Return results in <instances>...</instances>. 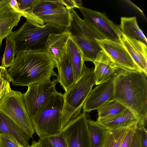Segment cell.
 Instances as JSON below:
<instances>
[{"mask_svg":"<svg viewBox=\"0 0 147 147\" xmlns=\"http://www.w3.org/2000/svg\"><path fill=\"white\" fill-rule=\"evenodd\" d=\"M7 69L13 86H28L57 76L55 60L45 49L27 50L16 54Z\"/></svg>","mask_w":147,"mask_h":147,"instance_id":"6da1fadb","label":"cell"},{"mask_svg":"<svg viewBox=\"0 0 147 147\" xmlns=\"http://www.w3.org/2000/svg\"><path fill=\"white\" fill-rule=\"evenodd\" d=\"M142 72L122 69L114 79L113 99L132 111L146 128L147 80Z\"/></svg>","mask_w":147,"mask_h":147,"instance_id":"7a4b0ae2","label":"cell"},{"mask_svg":"<svg viewBox=\"0 0 147 147\" xmlns=\"http://www.w3.org/2000/svg\"><path fill=\"white\" fill-rule=\"evenodd\" d=\"M94 70V67L89 68L85 65L80 78L63 94L61 130L70 121L81 114L84 103L95 84Z\"/></svg>","mask_w":147,"mask_h":147,"instance_id":"3957f363","label":"cell"},{"mask_svg":"<svg viewBox=\"0 0 147 147\" xmlns=\"http://www.w3.org/2000/svg\"><path fill=\"white\" fill-rule=\"evenodd\" d=\"M63 94L57 91L46 101L31 119L34 131L41 139L61 132Z\"/></svg>","mask_w":147,"mask_h":147,"instance_id":"277c9868","label":"cell"},{"mask_svg":"<svg viewBox=\"0 0 147 147\" xmlns=\"http://www.w3.org/2000/svg\"><path fill=\"white\" fill-rule=\"evenodd\" d=\"M65 29L59 26L45 24L43 27L36 26L26 20L18 29L9 36L14 41L15 52L27 50L44 49L46 40L49 34L62 32Z\"/></svg>","mask_w":147,"mask_h":147,"instance_id":"5b68a950","label":"cell"},{"mask_svg":"<svg viewBox=\"0 0 147 147\" xmlns=\"http://www.w3.org/2000/svg\"><path fill=\"white\" fill-rule=\"evenodd\" d=\"M0 111L32 137L34 129L21 92L11 89L6 93L0 100Z\"/></svg>","mask_w":147,"mask_h":147,"instance_id":"8992f818","label":"cell"},{"mask_svg":"<svg viewBox=\"0 0 147 147\" xmlns=\"http://www.w3.org/2000/svg\"><path fill=\"white\" fill-rule=\"evenodd\" d=\"M56 79L30 84L23 94L26 108L31 119L37 114L47 100L57 90Z\"/></svg>","mask_w":147,"mask_h":147,"instance_id":"52a82bcc","label":"cell"},{"mask_svg":"<svg viewBox=\"0 0 147 147\" xmlns=\"http://www.w3.org/2000/svg\"><path fill=\"white\" fill-rule=\"evenodd\" d=\"M88 119L87 113L82 112L62 129L68 147H94L89 134Z\"/></svg>","mask_w":147,"mask_h":147,"instance_id":"ba28073f","label":"cell"},{"mask_svg":"<svg viewBox=\"0 0 147 147\" xmlns=\"http://www.w3.org/2000/svg\"><path fill=\"white\" fill-rule=\"evenodd\" d=\"M79 9L86 22L104 39L121 43L119 27L109 20L104 12L101 13L83 7Z\"/></svg>","mask_w":147,"mask_h":147,"instance_id":"9c48e42d","label":"cell"},{"mask_svg":"<svg viewBox=\"0 0 147 147\" xmlns=\"http://www.w3.org/2000/svg\"><path fill=\"white\" fill-rule=\"evenodd\" d=\"M70 37L82 51L84 61L93 62L98 53L102 50L96 42L101 37L96 31L88 28L69 26L67 29Z\"/></svg>","mask_w":147,"mask_h":147,"instance_id":"30bf717a","label":"cell"},{"mask_svg":"<svg viewBox=\"0 0 147 147\" xmlns=\"http://www.w3.org/2000/svg\"><path fill=\"white\" fill-rule=\"evenodd\" d=\"M96 41L117 67L126 70L142 72L121 43L106 39Z\"/></svg>","mask_w":147,"mask_h":147,"instance_id":"8fae6325","label":"cell"},{"mask_svg":"<svg viewBox=\"0 0 147 147\" xmlns=\"http://www.w3.org/2000/svg\"><path fill=\"white\" fill-rule=\"evenodd\" d=\"M113 79L99 84L91 90L82 107L83 112L87 113L97 110L106 102L113 99Z\"/></svg>","mask_w":147,"mask_h":147,"instance_id":"7c38bea8","label":"cell"},{"mask_svg":"<svg viewBox=\"0 0 147 147\" xmlns=\"http://www.w3.org/2000/svg\"><path fill=\"white\" fill-rule=\"evenodd\" d=\"M93 63L95 65L96 85L113 79L122 69L117 67L103 50L98 53Z\"/></svg>","mask_w":147,"mask_h":147,"instance_id":"4fadbf2b","label":"cell"},{"mask_svg":"<svg viewBox=\"0 0 147 147\" xmlns=\"http://www.w3.org/2000/svg\"><path fill=\"white\" fill-rule=\"evenodd\" d=\"M119 37L121 43L136 65L147 77V45L141 42L127 37L121 31Z\"/></svg>","mask_w":147,"mask_h":147,"instance_id":"5bb4252c","label":"cell"},{"mask_svg":"<svg viewBox=\"0 0 147 147\" xmlns=\"http://www.w3.org/2000/svg\"><path fill=\"white\" fill-rule=\"evenodd\" d=\"M22 16L10 6L7 0H2L0 3V40L10 35Z\"/></svg>","mask_w":147,"mask_h":147,"instance_id":"9a60e30c","label":"cell"},{"mask_svg":"<svg viewBox=\"0 0 147 147\" xmlns=\"http://www.w3.org/2000/svg\"><path fill=\"white\" fill-rule=\"evenodd\" d=\"M6 135L22 147H29L31 138L24 130L0 111V135Z\"/></svg>","mask_w":147,"mask_h":147,"instance_id":"2e32d148","label":"cell"},{"mask_svg":"<svg viewBox=\"0 0 147 147\" xmlns=\"http://www.w3.org/2000/svg\"><path fill=\"white\" fill-rule=\"evenodd\" d=\"M70 33L66 29L57 33H51L48 35L45 42L44 49L55 61L59 60L66 52L67 43Z\"/></svg>","mask_w":147,"mask_h":147,"instance_id":"e0dca14e","label":"cell"},{"mask_svg":"<svg viewBox=\"0 0 147 147\" xmlns=\"http://www.w3.org/2000/svg\"><path fill=\"white\" fill-rule=\"evenodd\" d=\"M96 122L107 129H113L138 123L139 120L132 111L126 108L120 113L111 117H98Z\"/></svg>","mask_w":147,"mask_h":147,"instance_id":"ac0fdd59","label":"cell"},{"mask_svg":"<svg viewBox=\"0 0 147 147\" xmlns=\"http://www.w3.org/2000/svg\"><path fill=\"white\" fill-rule=\"evenodd\" d=\"M34 14L42 20L45 24L53 25L65 29L69 25V15L65 7Z\"/></svg>","mask_w":147,"mask_h":147,"instance_id":"d6986e66","label":"cell"},{"mask_svg":"<svg viewBox=\"0 0 147 147\" xmlns=\"http://www.w3.org/2000/svg\"><path fill=\"white\" fill-rule=\"evenodd\" d=\"M55 61L58 71L57 81L66 92L75 82L71 62L66 52L61 59Z\"/></svg>","mask_w":147,"mask_h":147,"instance_id":"ffe728a7","label":"cell"},{"mask_svg":"<svg viewBox=\"0 0 147 147\" xmlns=\"http://www.w3.org/2000/svg\"><path fill=\"white\" fill-rule=\"evenodd\" d=\"M66 53L72 66L76 82L81 76L85 64L82 51L70 36L67 43Z\"/></svg>","mask_w":147,"mask_h":147,"instance_id":"44dd1931","label":"cell"},{"mask_svg":"<svg viewBox=\"0 0 147 147\" xmlns=\"http://www.w3.org/2000/svg\"><path fill=\"white\" fill-rule=\"evenodd\" d=\"M119 27L121 32L127 37L147 45L146 38L138 25L136 17H121Z\"/></svg>","mask_w":147,"mask_h":147,"instance_id":"7402d4cb","label":"cell"},{"mask_svg":"<svg viewBox=\"0 0 147 147\" xmlns=\"http://www.w3.org/2000/svg\"><path fill=\"white\" fill-rule=\"evenodd\" d=\"M130 126L107 129L101 147H120Z\"/></svg>","mask_w":147,"mask_h":147,"instance_id":"603a6c76","label":"cell"},{"mask_svg":"<svg viewBox=\"0 0 147 147\" xmlns=\"http://www.w3.org/2000/svg\"><path fill=\"white\" fill-rule=\"evenodd\" d=\"M126 108L120 102L113 99L106 102L97 109L98 117H111L120 113Z\"/></svg>","mask_w":147,"mask_h":147,"instance_id":"cb8c5ba5","label":"cell"},{"mask_svg":"<svg viewBox=\"0 0 147 147\" xmlns=\"http://www.w3.org/2000/svg\"><path fill=\"white\" fill-rule=\"evenodd\" d=\"M89 136L94 147H101L106 128L96 121L88 120Z\"/></svg>","mask_w":147,"mask_h":147,"instance_id":"d4e9b609","label":"cell"},{"mask_svg":"<svg viewBox=\"0 0 147 147\" xmlns=\"http://www.w3.org/2000/svg\"><path fill=\"white\" fill-rule=\"evenodd\" d=\"M37 142L40 147H68L61 132L39 139Z\"/></svg>","mask_w":147,"mask_h":147,"instance_id":"484cf974","label":"cell"},{"mask_svg":"<svg viewBox=\"0 0 147 147\" xmlns=\"http://www.w3.org/2000/svg\"><path fill=\"white\" fill-rule=\"evenodd\" d=\"M16 54L14 42L8 36L6 38V47L1 66L6 69L11 67L14 61Z\"/></svg>","mask_w":147,"mask_h":147,"instance_id":"4316f807","label":"cell"},{"mask_svg":"<svg viewBox=\"0 0 147 147\" xmlns=\"http://www.w3.org/2000/svg\"><path fill=\"white\" fill-rule=\"evenodd\" d=\"M65 7L60 0L48 1L39 0L33 10L34 13L60 8Z\"/></svg>","mask_w":147,"mask_h":147,"instance_id":"83f0119b","label":"cell"},{"mask_svg":"<svg viewBox=\"0 0 147 147\" xmlns=\"http://www.w3.org/2000/svg\"><path fill=\"white\" fill-rule=\"evenodd\" d=\"M138 123L134 124L129 127L120 147H130Z\"/></svg>","mask_w":147,"mask_h":147,"instance_id":"f1b7e54d","label":"cell"},{"mask_svg":"<svg viewBox=\"0 0 147 147\" xmlns=\"http://www.w3.org/2000/svg\"><path fill=\"white\" fill-rule=\"evenodd\" d=\"M39 0H17L20 12L29 9L34 10Z\"/></svg>","mask_w":147,"mask_h":147,"instance_id":"f546056e","label":"cell"},{"mask_svg":"<svg viewBox=\"0 0 147 147\" xmlns=\"http://www.w3.org/2000/svg\"><path fill=\"white\" fill-rule=\"evenodd\" d=\"M0 147H22L6 135H0Z\"/></svg>","mask_w":147,"mask_h":147,"instance_id":"4dcf8cb0","label":"cell"},{"mask_svg":"<svg viewBox=\"0 0 147 147\" xmlns=\"http://www.w3.org/2000/svg\"><path fill=\"white\" fill-rule=\"evenodd\" d=\"M10 89L9 81L5 77L0 76V100Z\"/></svg>","mask_w":147,"mask_h":147,"instance_id":"1f68e13d","label":"cell"},{"mask_svg":"<svg viewBox=\"0 0 147 147\" xmlns=\"http://www.w3.org/2000/svg\"><path fill=\"white\" fill-rule=\"evenodd\" d=\"M138 127L140 135L141 147H147V132L146 128L144 126L138 125Z\"/></svg>","mask_w":147,"mask_h":147,"instance_id":"d6a6232c","label":"cell"},{"mask_svg":"<svg viewBox=\"0 0 147 147\" xmlns=\"http://www.w3.org/2000/svg\"><path fill=\"white\" fill-rule=\"evenodd\" d=\"M130 147H141L140 135L138 124L133 136V140Z\"/></svg>","mask_w":147,"mask_h":147,"instance_id":"836d02e7","label":"cell"},{"mask_svg":"<svg viewBox=\"0 0 147 147\" xmlns=\"http://www.w3.org/2000/svg\"><path fill=\"white\" fill-rule=\"evenodd\" d=\"M61 3L67 9L77 8L75 0H60Z\"/></svg>","mask_w":147,"mask_h":147,"instance_id":"e575fe53","label":"cell"},{"mask_svg":"<svg viewBox=\"0 0 147 147\" xmlns=\"http://www.w3.org/2000/svg\"><path fill=\"white\" fill-rule=\"evenodd\" d=\"M9 4L16 12L20 13V10L17 0H7Z\"/></svg>","mask_w":147,"mask_h":147,"instance_id":"d590c367","label":"cell"},{"mask_svg":"<svg viewBox=\"0 0 147 147\" xmlns=\"http://www.w3.org/2000/svg\"><path fill=\"white\" fill-rule=\"evenodd\" d=\"M0 76L5 77L10 82H12V80L8 73L7 69L1 66H0Z\"/></svg>","mask_w":147,"mask_h":147,"instance_id":"8d00e7d4","label":"cell"},{"mask_svg":"<svg viewBox=\"0 0 147 147\" xmlns=\"http://www.w3.org/2000/svg\"><path fill=\"white\" fill-rule=\"evenodd\" d=\"M76 4L79 9L83 7L82 5V2L81 0H75Z\"/></svg>","mask_w":147,"mask_h":147,"instance_id":"74e56055","label":"cell"},{"mask_svg":"<svg viewBox=\"0 0 147 147\" xmlns=\"http://www.w3.org/2000/svg\"><path fill=\"white\" fill-rule=\"evenodd\" d=\"M29 147H40L37 142L33 140L32 141V144L30 145Z\"/></svg>","mask_w":147,"mask_h":147,"instance_id":"f35d334b","label":"cell"},{"mask_svg":"<svg viewBox=\"0 0 147 147\" xmlns=\"http://www.w3.org/2000/svg\"><path fill=\"white\" fill-rule=\"evenodd\" d=\"M2 0H0V3L1 1Z\"/></svg>","mask_w":147,"mask_h":147,"instance_id":"ab89813d","label":"cell"}]
</instances>
